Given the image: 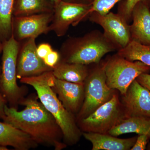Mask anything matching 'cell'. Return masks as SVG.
<instances>
[{
  "mask_svg": "<svg viewBox=\"0 0 150 150\" xmlns=\"http://www.w3.org/2000/svg\"><path fill=\"white\" fill-rule=\"evenodd\" d=\"M37 97L33 94L24 98L20 105L25 107L20 111L6 105L3 121L28 134L38 145L52 147L55 150L65 149L67 145L62 129Z\"/></svg>",
  "mask_w": 150,
  "mask_h": 150,
  "instance_id": "6da1fadb",
  "label": "cell"
},
{
  "mask_svg": "<svg viewBox=\"0 0 150 150\" xmlns=\"http://www.w3.org/2000/svg\"><path fill=\"white\" fill-rule=\"evenodd\" d=\"M54 76L52 71L38 76L23 78L20 82L32 86L40 102L53 115L63 134L67 145H74L80 139L82 132L78 126L76 116L65 108L51 86Z\"/></svg>",
  "mask_w": 150,
  "mask_h": 150,
  "instance_id": "7a4b0ae2",
  "label": "cell"
},
{
  "mask_svg": "<svg viewBox=\"0 0 150 150\" xmlns=\"http://www.w3.org/2000/svg\"><path fill=\"white\" fill-rule=\"evenodd\" d=\"M118 50L103 32L93 30L83 36L65 40L60 50V61L86 65L98 64L105 55Z\"/></svg>",
  "mask_w": 150,
  "mask_h": 150,
  "instance_id": "3957f363",
  "label": "cell"
},
{
  "mask_svg": "<svg viewBox=\"0 0 150 150\" xmlns=\"http://www.w3.org/2000/svg\"><path fill=\"white\" fill-rule=\"evenodd\" d=\"M20 47L19 42L13 35L3 43L0 77V92L9 107L17 109L25 93L24 89L19 86L17 82V64Z\"/></svg>",
  "mask_w": 150,
  "mask_h": 150,
  "instance_id": "277c9868",
  "label": "cell"
},
{
  "mask_svg": "<svg viewBox=\"0 0 150 150\" xmlns=\"http://www.w3.org/2000/svg\"><path fill=\"white\" fill-rule=\"evenodd\" d=\"M93 65L89 68L88 74L84 82V99L79 112L76 116L77 123L110 100L118 91L110 88L106 84L103 60Z\"/></svg>",
  "mask_w": 150,
  "mask_h": 150,
  "instance_id": "5b68a950",
  "label": "cell"
},
{
  "mask_svg": "<svg viewBox=\"0 0 150 150\" xmlns=\"http://www.w3.org/2000/svg\"><path fill=\"white\" fill-rule=\"evenodd\" d=\"M107 86L123 95L131 83L141 74L150 71V67L139 61L131 62L118 53L103 60Z\"/></svg>",
  "mask_w": 150,
  "mask_h": 150,
  "instance_id": "8992f818",
  "label": "cell"
},
{
  "mask_svg": "<svg viewBox=\"0 0 150 150\" xmlns=\"http://www.w3.org/2000/svg\"><path fill=\"white\" fill-rule=\"evenodd\" d=\"M118 92L90 115L78 121V126L82 132L108 134L123 120L129 118Z\"/></svg>",
  "mask_w": 150,
  "mask_h": 150,
  "instance_id": "52a82bcc",
  "label": "cell"
},
{
  "mask_svg": "<svg viewBox=\"0 0 150 150\" xmlns=\"http://www.w3.org/2000/svg\"><path fill=\"white\" fill-rule=\"evenodd\" d=\"M92 4H75L60 1L54 4L53 19L50 25L58 37L66 35L70 25L75 26L88 18Z\"/></svg>",
  "mask_w": 150,
  "mask_h": 150,
  "instance_id": "ba28073f",
  "label": "cell"
},
{
  "mask_svg": "<svg viewBox=\"0 0 150 150\" xmlns=\"http://www.w3.org/2000/svg\"><path fill=\"white\" fill-rule=\"evenodd\" d=\"M88 18L91 22L102 28L104 35L119 50L126 47L131 41L130 24L119 14L109 12L101 15L93 11L89 15Z\"/></svg>",
  "mask_w": 150,
  "mask_h": 150,
  "instance_id": "9c48e42d",
  "label": "cell"
},
{
  "mask_svg": "<svg viewBox=\"0 0 150 150\" xmlns=\"http://www.w3.org/2000/svg\"><path fill=\"white\" fill-rule=\"evenodd\" d=\"M54 12L24 16H13L12 35L18 41L28 38H36L51 31L50 25Z\"/></svg>",
  "mask_w": 150,
  "mask_h": 150,
  "instance_id": "30bf717a",
  "label": "cell"
},
{
  "mask_svg": "<svg viewBox=\"0 0 150 150\" xmlns=\"http://www.w3.org/2000/svg\"><path fill=\"white\" fill-rule=\"evenodd\" d=\"M35 39L28 38L20 47L17 64V79L34 76L53 71V69L46 66L38 55Z\"/></svg>",
  "mask_w": 150,
  "mask_h": 150,
  "instance_id": "8fae6325",
  "label": "cell"
},
{
  "mask_svg": "<svg viewBox=\"0 0 150 150\" xmlns=\"http://www.w3.org/2000/svg\"><path fill=\"white\" fill-rule=\"evenodd\" d=\"M120 100L129 117H150V92L137 80L129 86Z\"/></svg>",
  "mask_w": 150,
  "mask_h": 150,
  "instance_id": "7c38bea8",
  "label": "cell"
},
{
  "mask_svg": "<svg viewBox=\"0 0 150 150\" xmlns=\"http://www.w3.org/2000/svg\"><path fill=\"white\" fill-rule=\"evenodd\" d=\"M51 86L65 108L75 116L84 99V83L70 82L54 76Z\"/></svg>",
  "mask_w": 150,
  "mask_h": 150,
  "instance_id": "4fadbf2b",
  "label": "cell"
},
{
  "mask_svg": "<svg viewBox=\"0 0 150 150\" xmlns=\"http://www.w3.org/2000/svg\"><path fill=\"white\" fill-rule=\"evenodd\" d=\"M130 24L131 41L150 45V3L140 1L134 7Z\"/></svg>",
  "mask_w": 150,
  "mask_h": 150,
  "instance_id": "5bb4252c",
  "label": "cell"
},
{
  "mask_svg": "<svg viewBox=\"0 0 150 150\" xmlns=\"http://www.w3.org/2000/svg\"><path fill=\"white\" fill-rule=\"evenodd\" d=\"M38 145L28 134L0 121V146H9L17 150H28L37 148Z\"/></svg>",
  "mask_w": 150,
  "mask_h": 150,
  "instance_id": "9a60e30c",
  "label": "cell"
},
{
  "mask_svg": "<svg viewBox=\"0 0 150 150\" xmlns=\"http://www.w3.org/2000/svg\"><path fill=\"white\" fill-rule=\"evenodd\" d=\"M83 137L91 142L92 150H131L137 141V137L121 139L108 134L82 132Z\"/></svg>",
  "mask_w": 150,
  "mask_h": 150,
  "instance_id": "2e32d148",
  "label": "cell"
},
{
  "mask_svg": "<svg viewBox=\"0 0 150 150\" xmlns=\"http://www.w3.org/2000/svg\"><path fill=\"white\" fill-rule=\"evenodd\" d=\"M89 68L88 65L69 63L60 61L52 71L55 78L75 83H84L88 74Z\"/></svg>",
  "mask_w": 150,
  "mask_h": 150,
  "instance_id": "e0dca14e",
  "label": "cell"
},
{
  "mask_svg": "<svg viewBox=\"0 0 150 150\" xmlns=\"http://www.w3.org/2000/svg\"><path fill=\"white\" fill-rule=\"evenodd\" d=\"M128 133L146 135L150 138V117L145 116L130 117L123 120L112 128L108 134L114 137Z\"/></svg>",
  "mask_w": 150,
  "mask_h": 150,
  "instance_id": "ac0fdd59",
  "label": "cell"
},
{
  "mask_svg": "<svg viewBox=\"0 0 150 150\" xmlns=\"http://www.w3.org/2000/svg\"><path fill=\"white\" fill-rule=\"evenodd\" d=\"M52 6L46 0H15L13 16H24L36 14L54 12Z\"/></svg>",
  "mask_w": 150,
  "mask_h": 150,
  "instance_id": "d6986e66",
  "label": "cell"
},
{
  "mask_svg": "<svg viewBox=\"0 0 150 150\" xmlns=\"http://www.w3.org/2000/svg\"><path fill=\"white\" fill-rule=\"evenodd\" d=\"M117 53L128 61H139L150 67V45H143L131 40Z\"/></svg>",
  "mask_w": 150,
  "mask_h": 150,
  "instance_id": "ffe728a7",
  "label": "cell"
},
{
  "mask_svg": "<svg viewBox=\"0 0 150 150\" xmlns=\"http://www.w3.org/2000/svg\"><path fill=\"white\" fill-rule=\"evenodd\" d=\"M15 0H0V40L4 43L12 35V24Z\"/></svg>",
  "mask_w": 150,
  "mask_h": 150,
  "instance_id": "44dd1931",
  "label": "cell"
},
{
  "mask_svg": "<svg viewBox=\"0 0 150 150\" xmlns=\"http://www.w3.org/2000/svg\"><path fill=\"white\" fill-rule=\"evenodd\" d=\"M124 1L125 0H94L91 12L95 11L100 14H106L116 4Z\"/></svg>",
  "mask_w": 150,
  "mask_h": 150,
  "instance_id": "7402d4cb",
  "label": "cell"
},
{
  "mask_svg": "<svg viewBox=\"0 0 150 150\" xmlns=\"http://www.w3.org/2000/svg\"><path fill=\"white\" fill-rule=\"evenodd\" d=\"M144 1L150 3V0H125L121 1L118 6V13L130 23L131 22V13L135 6L139 2Z\"/></svg>",
  "mask_w": 150,
  "mask_h": 150,
  "instance_id": "603a6c76",
  "label": "cell"
},
{
  "mask_svg": "<svg viewBox=\"0 0 150 150\" xmlns=\"http://www.w3.org/2000/svg\"><path fill=\"white\" fill-rule=\"evenodd\" d=\"M61 55L57 51L53 50L43 59L45 64L54 69L60 61Z\"/></svg>",
  "mask_w": 150,
  "mask_h": 150,
  "instance_id": "cb8c5ba5",
  "label": "cell"
},
{
  "mask_svg": "<svg viewBox=\"0 0 150 150\" xmlns=\"http://www.w3.org/2000/svg\"><path fill=\"white\" fill-rule=\"evenodd\" d=\"M150 138L146 135H139L137 141L131 150H144L146 149Z\"/></svg>",
  "mask_w": 150,
  "mask_h": 150,
  "instance_id": "d4e9b609",
  "label": "cell"
},
{
  "mask_svg": "<svg viewBox=\"0 0 150 150\" xmlns=\"http://www.w3.org/2000/svg\"><path fill=\"white\" fill-rule=\"evenodd\" d=\"M53 50L51 45L48 43H41L37 47L38 55L43 60Z\"/></svg>",
  "mask_w": 150,
  "mask_h": 150,
  "instance_id": "484cf974",
  "label": "cell"
},
{
  "mask_svg": "<svg viewBox=\"0 0 150 150\" xmlns=\"http://www.w3.org/2000/svg\"><path fill=\"white\" fill-rule=\"evenodd\" d=\"M137 81L141 85L147 89L150 92V74L148 73L141 74L136 79Z\"/></svg>",
  "mask_w": 150,
  "mask_h": 150,
  "instance_id": "4316f807",
  "label": "cell"
},
{
  "mask_svg": "<svg viewBox=\"0 0 150 150\" xmlns=\"http://www.w3.org/2000/svg\"><path fill=\"white\" fill-rule=\"evenodd\" d=\"M6 100L5 98L3 96L2 94L0 92V119H3L4 117L5 114V107L7 105Z\"/></svg>",
  "mask_w": 150,
  "mask_h": 150,
  "instance_id": "83f0119b",
  "label": "cell"
},
{
  "mask_svg": "<svg viewBox=\"0 0 150 150\" xmlns=\"http://www.w3.org/2000/svg\"><path fill=\"white\" fill-rule=\"evenodd\" d=\"M67 2L75 3V4H89L93 2L94 0H61Z\"/></svg>",
  "mask_w": 150,
  "mask_h": 150,
  "instance_id": "f1b7e54d",
  "label": "cell"
},
{
  "mask_svg": "<svg viewBox=\"0 0 150 150\" xmlns=\"http://www.w3.org/2000/svg\"><path fill=\"white\" fill-rule=\"evenodd\" d=\"M3 49V43L1 42L0 40V54H1V52H2ZM1 66L0 65V77H1Z\"/></svg>",
  "mask_w": 150,
  "mask_h": 150,
  "instance_id": "f546056e",
  "label": "cell"
},
{
  "mask_svg": "<svg viewBox=\"0 0 150 150\" xmlns=\"http://www.w3.org/2000/svg\"><path fill=\"white\" fill-rule=\"evenodd\" d=\"M8 149L7 147L2 146H0V150H8Z\"/></svg>",
  "mask_w": 150,
  "mask_h": 150,
  "instance_id": "4dcf8cb0",
  "label": "cell"
},
{
  "mask_svg": "<svg viewBox=\"0 0 150 150\" xmlns=\"http://www.w3.org/2000/svg\"><path fill=\"white\" fill-rule=\"evenodd\" d=\"M48 1L54 3V4H56V3L59 2L61 0H48Z\"/></svg>",
  "mask_w": 150,
  "mask_h": 150,
  "instance_id": "1f68e13d",
  "label": "cell"
},
{
  "mask_svg": "<svg viewBox=\"0 0 150 150\" xmlns=\"http://www.w3.org/2000/svg\"><path fill=\"white\" fill-rule=\"evenodd\" d=\"M146 149L148 150H150V143H149V144L147 145L146 147Z\"/></svg>",
  "mask_w": 150,
  "mask_h": 150,
  "instance_id": "d6a6232c",
  "label": "cell"
}]
</instances>
